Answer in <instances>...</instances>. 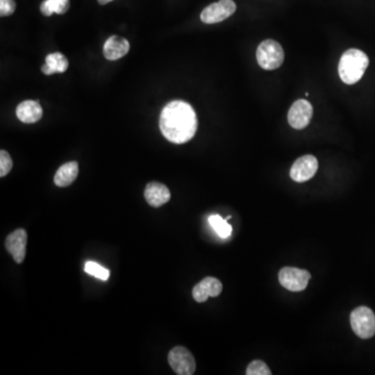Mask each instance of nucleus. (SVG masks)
<instances>
[{
  "label": "nucleus",
  "mask_w": 375,
  "mask_h": 375,
  "mask_svg": "<svg viewBox=\"0 0 375 375\" xmlns=\"http://www.w3.org/2000/svg\"><path fill=\"white\" fill-rule=\"evenodd\" d=\"M197 126L196 113L188 102L181 100L169 102L161 113V132L174 144L189 142L196 134Z\"/></svg>",
  "instance_id": "obj_1"
},
{
  "label": "nucleus",
  "mask_w": 375,
  "mask_h": 375,
  "mask_svg": "<svg viewBox=\"0 0 375 375\" xmlns=\"http://www.w3.org/2000/svg\"><path fill=\"white\" fill-rule=\"evenodd\" d=\"M369 65V58L359 49H348L341 56L338 71L341 80L346 84H354L363 78Z\"/></svg>",
  "instance_id": "obj_2"
},
{
  "label": "nucleus",
  "mask_w": 375,
  "mask_h": 375,
  "mask_svg": "<svg viewBox=\"0 0 375 375\" xmlns=\"http://www.w3.org/2000/svg\"><path fill=\"white\" fill-rule=\"evenodd\" d=\"M259 65L265 70H275L285 60L283 47L274 40H266L260 44L257 50Z\"/></svg>",
  "instance_id": "obj_3"
},
{
  "label": "nucleus",
  "mask_w": 375,
  "mask_h": 375,
  "mask_svg": "<svg viewBox=\"0 0 375 375\" xmlns=\"http://www.w3.org/2000/svg\"><path fill=\"white\" fill-rule=\"evenodd\" d=\"M350 326L361 339H370L375 334V315L368 306H359L350 314Z\"/></svg>",
  "instance_id": "obj_4"
},
{
  "label": "nucleus",
  "mask_w": 375,
  "mask_h": 375,
  "mask_svg": "<svg viewBox=\"0 0 375 375\" xmlns=\"http://www.w3.org/2000/svg\"><path fill=\"white\" fill-rule=\"evenodd\" d=\"M310 280V273L308 270L299 268L285 267L280 269L278 273V280L280 285L289 291H304L308 287Z\"/></svg>",
  "instance_id": "obj_5"
},
{
  "label": "nucleus",
  "mask_w": 375,
  "mask_h": 375,
  "mask_svg": "<svg viewBox=\"0 0 375 375\" xmlns=\"http://www.w3.org/2000/svg\"><path fill=\"white\" fill-rule=\"evenodd\" d=\"M168 363L173 371L179 375H192L196 370L194 356L183 346H177L170 350Z\"/></svg>",
  "instance_id": "obj_6"
},
{
  "label": "nucleus",
  "mask_w": 375,
  "mask_h": 375,
  "mask_svg": "<svg viewBox=\"0 0 375 375\" xmlns=\"http://www.w3.org/2000/svg\"><path fill=\"white\" fill-rule=\"evenodd\" d=\"M237 10V5L233 0H219L212 3L201 12V19L205 24H215L225 21L231 17Z\"/></svg>",
  "instance_id": "obj_7"
},
{
  "label": "nucleus",
  "mask_w": 375,
  "mask_h": 375,
  "mask_svg": "<svg viewBox=\"0 0 375 375\" xmlns=\"http://www.w3.org/2000/svg\"><path fill=\"white\" fill-rule=\"evenodd\" d=\"M312 106L308 100L294 102L288 113V122L295 130H304L310 124L312 117Z\"/></svg>",
  "instance_id": "obj_8"
},
{
  "label": "nucleus",
  "mask_w": 375,
  "mask_h": 375,
  "mask_svg": "<svg viewBox=\"0 0 375 375\" xmlns=\"http://www.w3.org/2000/svg\"><path fill=\"white\" fill-rule=\"evenodd\" d=\"M318 170L317 159L312 155H306L294 162L290 170V177L294 181L304 183L310 181Z\"/></svg>",
  "instance_id": "obj_9"
},
{
  "label": "nucleus",
  "mask_w": 375,
  "mask_h": 375,
  "mask_svg": "<svg viewBox=\"0 0 375 375\" xmlns=\"http://www.w3.org/2000/svg\"><path fill=\"white\" fill-rule=\"evenodd\" d=\"M26 244L27 234L23 229H16L5 240V248L17 264L23 263L25 259Z\"/></svg>",
  "instance_id": "obj_10"
},
{
  "label": "nucleus",
  "mask_w": 375,
  "mask_h": 375,
  "mask_svg": "<svg viewBox=\"0 0 375 375\" xmlns=\"http://www.w3.org/2000/svg\"><path fill=\"white\" fill-rule=\"evenodd\" d=\"M223 289V284L220 280L216 277H212V276H207L193 288V298L195 302H205L209 297H217L220 295Z\"/></svg>",
  "instance_id": "obj_11"
},
{
  "label": "nucleus",
  "mask_w": 375,
  "mask_h": 375,
  "mask_svg": "<svg viewBox=\"0 0 375 375\" xmlns=\"http://www.w3.org/2000/svg\"><path fill=\"white\" fill-rule=\"evenodd\" d=\"M144 197L151 207H160L170 201L171 194L166 185L152 181L145 188Z\"/></svg>",
  "instance_id": "obj_12"
},
{
  "label": "nucleus",
  "mask_w": 375,
  "mask_h": 375,
  "mask_svg": "<svg viewBox=\"0 0 375 375\" xmlns=\"http://www.w3.org/2000/svg\"><path fill=\"white\" fill-rule=\"evenodd\" d=\"M130 42L119 36H111L104 45V56L106 60H117L130 52Z\"/></svg>",
  "instance_id": "obj_13"
},
{
  "label": "nucleus",
  "mask_w": 375,
  "mask_h": 375,
  "mask_svg": "<svg viewBox=\"0 0 375 375\" xmlns=\"http://www.w3.org/2000/svg\"><path fill=\"white\" fill-rule=\"evenodd\" d=\"M18 119L23 123L38 122L42 118L43 110L41 104L34 100H25L19 104L16 110Z\"/></svg>",
  "instance_id": "obj_14"
},
{
  "label": "nucleus",
  "mask_w": 375,
  "mask_h": 375,
  "mask_svg": "<svg viewBox=\"0 0 375 375\" xmlns=\"http://www.w3.org/2000/svg\"><path fill=\"white\" fill-rule=\"evenodd\" d=\"M69 62L67 58L60 52H54L48 54L45 58V64L42 66V72L46 76L54 73H62L68 69Z\"/></svg>",
  "instance_id": "obj_15"
},
{
  "label": "nucleus",
  "mask_w": 375,
  "mask_h": 375,
  "mask_svg": "<svg viewBox=\"0 0 375 375\" xmlns=\"http://www.w3.org/2000/svg\"><path fill=\"white\" fill-rule=\"evenodd\" d=\"M78 175V164L76 162H68L62 165L54 175V183L58 187L65 188L71 185Z\"/></svg>",
  "instance_id": "obj_16"
},
{
  "label": "nucleus",
  "mask_w": 375,
  "mask_h": 375,
  "mask_svg": "<svg viewBox=\"0 0 375 375\" xmlns=\"http://www.w3.org/2000/svg\"><path fill=\"white\" fill-rule=\"evenodd\" d=\"M69 8L70 0H44L40 10L44 16L49 17L52 14L62 15V14L67 13Z\"/></svg>",
  "instance_id": "obj_17"
},
{
  "label": "nucleus",
  "mask_w": 375,
  "mask_h": 375,
  "mask_svg": "<svg viewBox=\"0 0 375 375\" xmlns=\"http://www.w3.org/2000/svg\"><path fill=\"white\" fill-rule=\"evenodd\" d=\"M209 223L219 237L223 238V239L231 237L233 227H231V225H229L227 219H223L219 215H212L209 216Z\"/></svg>",
  "instance_id": "obj_18"
},
{
  "label": "nucleus",
  "mask_w": 375,
  "mask_h": 375,
  "mask_svg": "<svg viewBox=\"0 0 375 375\" xmlns=\"http://www.w3.org/2000/svg\"><path fill=\"white\" fill-rule=\"evenodd\" d=\"M84 271L90 275L95 276L102 280H106L110 276V271L95 262H88L84 266Z\"/></svg>",
  "instance_id": "obj_19"
},
{
  "label": "nucleus",
  "mask_w": 375,
  "mask_h": 375,
  "mask_svg": "<svg viewBox=\"0 0 375 375\" xmlns=\"http://www.w3.org/2000/svg\"><path fill=\"white\" fill-rule=\"evenodd\" d=\"M246 374L247 375H270L269 367L264 363L263 361H253L248 365L246 369Z\"/></svg>",
  "instance_id": "obj_20"
},
{
  "label": "nucleus",
  "mask_w": 375,
  "mask_h": 375,
  "mask_svg": "<svg viewBox=\"0 0 375 375\" xmlns=\"http://www.w3.org/2000/svg\"><path fill=\"white\" fill-rule=\"evenodd\" d=\"M13 168V161L10 157L9 152L5 150L0 151V177H5L9 174Z\"/></svg>",
  "instance_id": "obj_21"
},
{
  "label": "nucleus",
  "mask_w": 375,
  "mask_h": 375,
  "mask_svg": "<svg viewBox=\"0 0 375 375\" xmlns=\"http://www.w3.org/2000/svg\"><path fill=\"white\" fill-rule=\"evenodd\" d=\"M16 10L15 0H0V16L8 17L14 14Z\"/></svg>",
  "instance_id": "obj_22"
},
{
  "label": "nucleus",
  "mask_w": 375,
  "mask_h": 375,
  "mask_svg": "<svg viewBox=\"0 0 375 375\" xmlns=\"http://www.w3.org/2000/svg\"><path fill=\"white\" fill-rule=\"evenodd\" d=\"M111 1H113V0H98V3L102 5H106V3H111Z\"/></svg>",
  "instance_id": "obj_23"
}]
</instances>
